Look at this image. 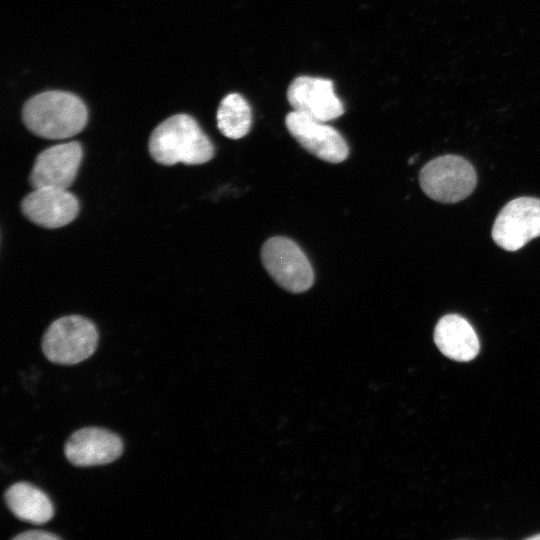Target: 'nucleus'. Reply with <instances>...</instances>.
Wrapping results in <instances>:
<instances>
[{"instance_id":"6","label":"nucleus","mask_w":540,"mask_h":540,"mask_svg":"<svg viewBox=\"0 0 540 540\" xmlns=\"http://www.w3.org/2000/svg\"><path fill=\"white\" fill-rule=\"evenodd\" d=\"M540 236V199L519 197L509 201L498 213L492 238L504 250L517 251Z\"/></svg>"},{"instance_id":"8","label":"nucleus","mask_w":540,"mask_h":540,"mask_svg":"<svg viewBox=\"0 0 540 540\" xmlns=\"http://www.w3.org/2000/svg\"><path fill=\"white\" fill-rule=\"evenodd\" d=\"M83 150L80 143L70 141L43 150L34 161L30 174L33 188L67 189L74 182L81 164Z\"/></svg>"},{"instance_id":"12","label":"nucleus","mask_w":540,"mask_h":540,"mask_svg":"<svg viewBox=\"0 0 540 540\" xmlns=\"http://www.w3.org/2000/svg\"><path fill=\"white\" fill-rule=\"evenodd\" d=\"M433 338L444 356L458 362L473 360L480 350L474 328L464 317L457 314L441 317L434 328Z\"/></svg>"},{"instance_id":"14","label":"nucleus","mask_w":540,"mask_h":540,"mask_svg":"<svg viewBox=\"0 0 540 540\" xmlns=\"http://www.w3.org/2000/svg\"><path fill=\"white\" fill-rule=\"evenodd\" d=\"M216 118L217 127L225 137L240 139L250 130L251 108L242 95L230 93L221 100Z\"/></svg>"},{"instance_id":"11","label":"nucleus","mask_w":540,"mask_h":540,"mask_svg":"<svg viewBox=\"0 0 540 540\" xmlns=\"http://www.w3.org/2000/svg\"><path fill=\"white\" fill-rule=\"evenodd\" d=\"M24 216L38 226L54 229L67 225L78 215V199L67 189L34 188L21 202Z\"/></svg>"},{"instance_id":"5","label":"nucleus","mask_w":540,"mask_h":540,"mask_svg":"<svg viewBox=\"0 0 540 540\" xmlns=\"http://www.w3.org/2000/svg\"><path fill=\"white\" fill-rule=\"evenodd\" d=\"M261 259L268 274L283 289L301 293L313 285L312 266L293 240L282 236L268 239L262 246Z\"/></svg>"},{"instance_id":"2","label":"nucleus","mask_w":540,"mask_h":540,"mask_svg":"<svg viewBox=\"0 0 540 540\" xmlns=\"http://www.w3.org/2000/svg\"><path fill=\"white\" fill-rule=\"evenodd\" d=\"M148 147L151 157L163 165H198L214 155L212 142L187 114H176L161 122L152 131Z\"/></svg>"},{"instance_id":"3","label":"nucleus","mask_w":540,"mask_h":540,"mask_svg":"<svg viewBox=\"0 0 540 540\" xmlns=\"http://www.w3.org/2000/svg\"><path fill=\"white\" fill-rule=\"evenodd\" d=\"M98 339L97 328L91 320L80 315H68L49 325L41 347L50 362L75 365L95 352Z\"/></svg>"},{"instance_id":"1","label":"nucleus","mask_w":540,"mask_h":540,"mask_svg":"<svg viewBox=\"0 0 540 540\" xmlns=\"http://www.w3.org/2000/svg\"><path fill=\"white\" fill-rule=\"evenodd\" d=\"M22 118L33 134L60 140L81 132L86 126L88 112L77 95L53 90L30 98L23 106Z\"/></svg>"},{"instance_id":"7","label":"nucleus","mask_w":540,"mask_h":540,"mask_svg":"<svg viewBox=\"0 0 540 540\" xmlns=\"http://www.w3.org/2000/svg\"><path fill=\"white\" fill-rule=\"evenodd\" d=\"M285 124L294 139L317 158L340 163L348 157L345 139L326 122L293 110L286 115Z\"/></svg>"},{"instance_id":"9","label":"nucleus","mask_w":540,"mask_h":540,"mask_svg":"<svg viewBox=\"0 0 540 540\" xmlns=\"http://www.w3.org/2000/svg\"><path fill=\"white\" fill-rule=\"evenodd\" d=\"M287 99L293 110L328 122L340 117L345 109L329 79L299 76L289 85Z\"/></svg>"},{"instance_id":"16","label":"nucleus","mask_w":540,"mask_h":540,"mask_svg":"<svg viewBox=\"0 0 540 540\" xmlns=\"http://www.w3.org/2000/svg\"><path fill=\"white\" fill-rule=\"evenodd\" d=\"M526 539H529V540H540V534H536V535H533V536H530Z\"/></svg>"},{"instance_id":"4","label":"nucleus","mask_w":540,"mask_h":540,"mask_svg":"<svg viewBox=\"0 0 540 540\" xmlns=\"http://www.w3.org/2000/svg\"><path fill=\"white\" fill-rule=\"evenodd\" d=\"M419 183L423 192L441 203H456L475 189L477 175L472 164L458 155H443L422 167Z\"/></svg>"},{"instance_id":"10","label":"nucleus","mask_w":540,"mask_h":540,"mask_svg":"<svg viewBox=\"0 0 540 540\" xmlns=\"http://www.w3.org/2000/svg\"><path fill=\"white\" fill-rule=\"evenodd\" d=\"M119 435L100 427L81 428L67 439L64 454L74 466L87 467L114 462L123 452Z\"/></svg>"},{"instance_id":"15","label":"nucleus","mask_w":540,"mask_h":540,"mask_svg":"<svg viewBox=\"0 0 540 540\" xmlns=\"http://www.w3.org/2000/svg\"><path fill=\"white\" fill-rule=\"evenodd\" d=\"M13 540H56L60 536L46 531L29 530L22 532L12 538Z\"/></svg>"},{"instance_id":"13","label":"nucleus","mask_w":540,"mask_h":540,"mask_svg":"<svg viewBox=\"0 0 540 540\" xmlns=\"http://www.w3.org/2000/svg\"><path fill=\"white\" fill-rule=\"evenodd\" d=\"M8 509L20 520L35 525L48 522L54 515V506L48 495L28 482H17L5 491Z\"/></svg>"}]
</instances>
